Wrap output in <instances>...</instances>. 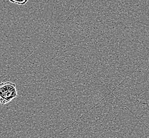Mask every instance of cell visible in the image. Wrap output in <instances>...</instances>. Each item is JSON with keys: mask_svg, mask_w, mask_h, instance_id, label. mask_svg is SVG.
Returning <instances> with one entry per match:
<instances>
[{"mask_svg": "<svg viewBox=\"0 0 149 138\" xmlns=\"http://www.w3.org/2000/svg\"><path fill=\"white\" fill-rule=\"evenodd\" d=\"M18 96L16 84L7 81L0 84V104L5 105Z\"/></svg>", "mask_w": 149, "mask_h": 138, "instance_id": "1", "label": "cell"}, {"mask_svg": "<svg viewBox=\"0 0 149 138\" xmlns=\"http://www.w3.org/2000/svg\"><path fill=\"white\" fill-rule=\"evenodd\" d=\"M10 2H11V3L15 4H19V5L24 6V5L26 4L28 2V0H24V1H11V0H10Z\"/></svg>", "mask_w": 149, "mask_h": 138, "instance_id": "2", "label": "cell"}]
</instances>
